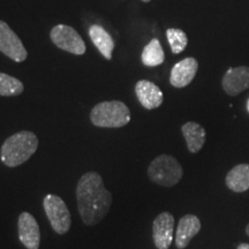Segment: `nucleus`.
I'll return each mask as SVG.
<instances>
[{
  "label": "nucleus",
  "instance_id": "nucleus-1",
  "mask_svg": "<svg viewBox=\"0 0 249 249\" xmlns=\"http://www.w3.org/2000/svg\"><path fill=\"white\" fill-rule=\"evenodd\" d=\"M77 210L82 222L88 226L97 225L110 211L112 194L105 188L101 174L87 172L76 186Z\"/></svg>",
  "mask_w": 249,
  "mask_h": 249
},
{
  "label": "nucleus",
  "instance_id": "nucleus-2",
  "mask_svg": "<svg viewBox=\"0 0 249 249\" xmlns=\"http://www.w3.org/2000/svg\"><path fill=\"white\" fill-rule=\"evenodd\" d=\"M38 148V139L33 132L22 130L9 136L0 150L1 161L8 167L22 165L35 154Z\"/></svg>",
  "mask_w": 249,
  "mask_h": 249
},
{
  "label": "nucleus",
  "instance_id": "nucleus-3",
  "mask_svg": "<svg viewBox=\"0 0 249 249\" xmlns=\"http://www.w3.org/2000/svg\"><path fill=\"white\" fill-rule=\"evenodd\" d=\"M90 120L93 126L101 128H120L130 121V111L120 101L102 102L90 112Z\"/></svg>",
  "mask_w": 249,
  "mask_h": 249
},
{
  "label": "nucleus",
  "instance_id": "nucleus-4",
  "mask_svg": "<svg viewBox=\"0 0 249 249\" xmlns=\"http://www.w3.org/2000/svg\"><path fill=\"white\" fill-rule=\"evenodd\" d=\"M182 176V166L171 155L158 156L148 167V177L150 181L163 187L178 185Z\"/></svg>",
  "mask_w": 249,
  "mask_h": 249
},
{
  "label": "nucleus",
  "instance_id": "nucleus-5",
  "mask_svg": "<svg viewBox=\"0 0 249 249\" xmlns=\"http://www.w3.org/2000/svg\"><path fill=\"white\" fill-rule=\"evenodd\" d=\"M46 217L57 234H66L71 230V217L67 204L60 196L48 194L43 200Z\"/></svg>",
  "mask_w": 249,
  "mask_h": 249
},
{
  "label": "nucleus",
  "instance_id": "nucleus-6",
  "mask_svg": "<svg viewBox=\"0 0 249 249\" xmlns=\"http://www.w3.org/2000/svg\"><path fill=\"white\" fill-rule=\"evenodd\" d=\"M52 42L64 51L70 52L71 54L82 55L86 52V43L83 42L82 37L73 27L58 24L51 30Z\"/></svg>",
  "mask_w": 249,
  "mask_h": 249
},
{
  "label": "nucleus",
  "instance_id": "nucleus-7",
  "mask_svg": "<svg viewBox=\"0 0 249 249\" xmlns=\"http://www.w3.org/2000/svg\"><path fill=\"white\" fill-rule=\"evenodd\" d=\"M0 51L17 62H22L28 57L21 39L4 21H0Z\"/></svg>",
  "mask_w": 249,
  "mask_h": 249
},
{
  "label": "nucleus",
  "instance_id": "nucleus-8",
  "mask_svg": "<svg viewBox=\"0 0 249 249\" xmlns=\"http://www.w3.org/2000/svg\"><path fill=\"white\" fill-rule=\"evenodd\" d=\"M174 234V217L164 211L155 218L152 223V239L157 249H169L172 245Z\"/></svg>",
  "mask_w": 249,
  "mask_h": 249
},
{
  "label": "nucleus",
  "instance_id": "nucleus-9",
  "mask_svg": "<svg viewBox=\"0 0 249 249\" xmlns=\"http://www.w3.org/2000/svg\"><path fill=\"white\" fill-rule=\"evenodd\" d=\"M18 234L27 249H38L40 245V229L33 214L21 213L18 219Z\"/></svg>",
  "mask_w": 249,
  "mask_h": 249
},
{
  "label": "nucleus",
  "instance_id": "nucleus-10",
  "mask_svg": "<svg viewBox=\"0 0 249 249\" xmlns=\"http://www.w3.org/2000/svg\"><path fill=\"white\" fill-rule=\"evenodd\" d=\"M222 85L224 91L230 96H238L249 89V67L230 68L223 77Z\"/></svg>",
  "mask_w": 249,
  "mask_h": 249
},
{
  "label": "nucleus",
  "instance_id": "nucleus-11",
  "mask_svg": "<svg viewBox=\"0 0 249 249\" xmlns=\"http://www.w3.org/2000/svg\"><path fill=\"white\" fill-rule=\"evenodd\" d=\"M135 93L140 104L147 110H154L163 104V91L160 87L148 80H141L136 83Z\"/></svg>",
  "mask_w": 249,
  "mask_h": 249
},
{
  "label": "nucleus",
  "instance_id": "nucleus-12",
  "mask_svg": "<svg viewBox=\"0 0 249 249\" xmlns=\"http://www.w3.org/2000/svg\"><path fill=\"white\" fill-rule=\"evenodd\" d=\"M198 62L194 58H186L174 65L171 71L170 82L176 88H185L194 80L197 73Z\"/></svg>",
  "mask_w": 249,
  "mask_h": 249
},
{
  "label": "nucleus",
  "instance_id": "nucleus-13",
  "mask_svg": "<svg viewBox=\"0 0 249 249\" xmlns=\"http://www.w3.org/2000/svg\"><path fill=\"white\" fill-rule=\"evenodd\" d=\"M201 222L195 214H185L180 218L176 231V246L178 249H185L193 238L201 231Z\"/></svg>",
  "mask_w": 249,
  "mask_h": 249
},
{
  "label": "nucleus",
  "instance_id": "nucleus-14",
  "mask_svg": "<svg viewBox=\"0 0 249 249\" xmlns=\"http://www.w3.org/2000/svg\"><path fill=\"white\" fill-rule=\"evenodd\" d=\"M181 130L189 152L196 154L203 148L205 140H207V132L200 124L189 121V123L183 124Z\"/></svg>",
  "mask_w": 249,
  "mask_h": 249
},
{
  "label": "nucleus",
  "instance_id": "nucleus-15",
  "mask_svg": "<svg viewBox=\"0 0 249 249\" xmlns=\"http://www.w3.org/2000/svg\"><path fill=\"white\" fill-rule=\"evenodd\" d=\"M89 36L91 38L93 45L98 49L103 57L107 60L112 59V52L114 50V40L104 28L98 24H92L89 28Z\"/></svg>",
  "mask_w": 249,
  "mask_h": 249
},
{
  "label": "nucleus",
  "instance_id": "nucleus-16",
  "mask_svg": "<svg viewBox=\"0 0 249 249\" xmlns=\"http://www.w3.org/2000/svg\"><path fill=\"white\" fill-rule=\"evenodd\" d=\"M226 186L234 193H244L249 189V164L235 165L226 176Z\"/></svg>",
  "mask_w": 249,
  "mask_h": 249
},
{
  "label": "nucleus",
  "instance_id": "nucleus-17",
  "mask_svg": "<svg viewBox=\"0 0 249 249\" xmlns=\"http://www.w3.org/2000/svg\"><path fill=\"white\" fill-rule=\"evenodd\" d=\"M141 59L143 65L148 67H156L163 64L165 60V54L160 40L157 38L151 39L150 43L143 49Z\"/></svg>",
  "mask_w": 249,
  "mask_h": 249
},
{
  "label": "nucleus",
  "instance_id": "nucleus-18",
  "mask_svg": "<svg viewBox=\"0 0 249 249\" xmlns=\"http://www.w3.org/2000/svg\"><path fill=\"white\" fill-rule=\"evenodd\" d=\"M23 83L15 77L0 73V96H18L23 92Z\"/></svg>",
  "mask_w": 249,
  "mask_h": 249
},
{
  "label": "nucleus",
  "instance_id": "nucleus-19",
  "mask_svg": "<svg viewBox=\"0 0 249 249\" xmlns=\"http://www.w3.org/2000/svg\"><path fill=\"white\" fill-rule=\"evenodd\" d=\"M166 37L169 40V44L171 46V50L174 54L181 53L183 50L186 49L187 44H188V38L185 31L178 28H170L166 30Z\"/></svg>",
  "mask_w": 249,
  "mask_h": 249
},
{
  "label": "nucleus",
  "instance_id": "nucleus-20",
  "mask_svg": "<svg viewBox=\"0 0 249 249\" xmlns=\"http://www.w3.org/2000/svg\"><path fill=\"white\" fill-rule=\"evenodd\" d=\"M236 249H249V244H240Z\"/></svg>",
  "mask_w": 249,
  "mask_h": 249
},
{
  "label": "nucleus",
  "instance_id": "nucleus-21",
  "mask_svg": "<svg viewBox=\"0 0 249 249\" xmlns=\"http://www.w3.org/2000/svg\"><path fill=\"white\" fill-rule=\"evenodd\" d=\"M246 234L249 236V224H248L247 226H246Z\"/></svg>",
  "mask_w": 249,
  "mask_h": 249
},
{
  "label": "nucleus",
  "instance_id": "nucleus-22",
  "mask_svg": "<svg viewBox=\"0 0 249 249\" xmlns=\"http://www.w3.org/2000/svg\"><path fill=\"white\" fill-rule=\"evenodd\" d=\"M247 110L249 112V99H248V102H247Z\"/></svg>",
  "mask_w": 249,
  "mask_h": 249
},
{
  "label": "nucleus",
  "instance_id": "nucleus-23",
  "mask_svg": "<svg viewBox=\"0 0 249 249\" xmlns=\"http://www.w3.org/2000/svg\"><path fill=\"white\" fill-rule=\"evenodd\" d=\"M142 1L143 2H149V1H150V0H142Z\"/></svg>",
  "mask_w": 249,
  "mask_h": 249
}]
</instances>
